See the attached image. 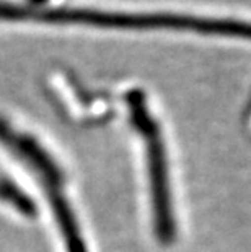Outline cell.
<instances>
[{"instance_id": "277c9868", "label": "cell", "mask_w": 251, "mask_h": 252, "mask_svg": "<svg viewBox=\"0 0 251 252\" xmlns=\"http://www.w3.org/2000/svg\"><path fill=\"white\" fill-rule=\"evenodd\" d=\"M0 200L8 203L10 207H13L21 215L35 217L36 213V207L31 202V198L25 195L23 190L18 189L13 182L7 181V178L0 179Z\"/></svg>"}, {"instance_id": "6da1fadb", "label": "cell", "mask_w": 251, "mask_h": 252, "mask_svg": "<svg viewBox=\"0 0 251 252\" xmlns=\"http://www.w3.org/2000/svg\"><path fill=\"white\" fill-rule=\"evenodd\" d=\"M0 20H41L49 23H85L106 28L176 30L206 36L251 41V21L181 13H116L78 8H25L0 2Z\"/></svg>"}, {"instance_id": "7a4b0ae2", "label": "cell", "mask_w": 251, "mask_h": 252, "mask_svg": "<svg viewBox=\"0 0 251 252\" xmlns=\"http://www.w3.org/2000/svg\"><path fill=\"white\" fill-rule=\"evenodd\" d=\"M0 143L13 158L30 171L36 184L41 186L44 198L54 215L59 233L67 252H88L67 190V174L56 157L41 142L30 133L12 128L8 122L0 119Z\"/></svg>"}, {"instance_id": "5b68a950", "label": "cell", "mask_w": 251, "mask_h": 252, "mask_svg": "<svg viewBox=\"0 0 251 252\" xmlns=\"http://www.w3.org/2000/svg\"><path fill=\"white\" fill-rule=\"evenodd\" d=\"M247 117H248V121L251 122V96H250V101H248V109H247Z\"/></svg>"}, {"instance_id": "3957f363", "label": "cell", "mask_w": 251, "mask_h": 252, "mask_svg": "<svg viewBox=\"0 0 251 252\" xmlns=\"http://www.w3.org/2000/svg\"><path fill=\"white\" fill-rule=\"evenodd\" d=\"M126 103L129 108L132 124L145 145V161L148 186H150L155 236L162 244L173 243L176 238V218L173 213L167 145L163 142L158 122L153 119L147 106L145 94L139 90H132L126 94Z\"/></svg>"}]
</instances>
